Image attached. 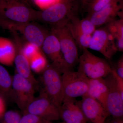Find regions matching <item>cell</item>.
Segmentation results:
<instances>
[{
  "label": "cell",
  "mask_w": 123,
  "mask_h": 123,
  "mask_svg": "<svg viewBox=\"0 0 123 123\" xmlns=\"http://www.w3.org/2000/svg\"><path fill=\"white\" fill-rule=\"evenodd\" d=\"M89 48L101 53L108 60L111 59L118 51L114 38L105 25L96 29L92 35Z\"/></svg>",
  "instance_id": "52a82bcc"
},
{
  "label": "cell",
  "mask_w": 123,
  "mask_h": 123,
  "mask_svg": "<svg viewBox=\"0 0 123 123\" xmlns=\"http://www.w3.org/2000/svg\"><path fill=\"white\" fill-rule=\"evenodd\" d=\"M80 7L78 0H59L41 11H37L36 19L52 26L68 23L78 17Z\"/></svg>",
  "instance_id": "6da1fadb"
},
{
  "label": "cell",
  "mask_w": 123,
  "mask_h": 123,
  "mask_svg": "<svg viewBox=\"0 0 123 123\" xmlns=\"http://www.w3.org/2000/svg\"><path fill=\"white\" fill-rule=\"evenodd\" d=\"M59 111L60 118L65 123H87L79 102L75 99L63 101Z\"/></svg>",
  "instance_id": "9a60e30c"
},
{
  "label": "cell",
  "mask_w": 123,
  "mask_h": 123,
  "mask_svg": "<svg viewBox=\"0 0 123 123\" xmlns=\"http://www.w3.org/2000/svg\"><path fill=\"white\" fill-rule=\"evenodd\" d=\"M35 90L31 82L18 73L13 77L11 92L14 102L21 110L25 111L34 99Z\"/></svg>",
  "instance_id": "9c48e42d"
},
{
  "label": "cell",
  "mask_w": 123,
  "mask_h": 123,
  "mask_svg": "<svg viewBox=\"0 0 123 123\" xmlns=\"http://www.w3.org/2000/svg\"><path fill=\"white\" fill-rule=\"evenodd\" d=\"M68 23L52 26L51 30V31L56 36L59 42L65 65V72L72 70L79 61L78 46L71 34Z\"/></svg>",
  "instance_id": "7a4b0ae2"
},
{
  "label": "cell",
  "mask_w": 123,
  "mask_h": 123,
  "mask_svg": "<svg viewBox=\"0 0 123 123\" xmlns=\"http://www.w3.org/2000/svg\"><path fill=\"white\" fill-rule=\"evenodd\" d=\"M104 79L108 88L106 104L108 114L113 118H123V96L121 94L112 69Z\"/></svg>",
  "instance_id": "30bf717a"
},
{
  "label": "cell",
  "mask_w": 123,
  "mask_h": 123,
  "mask_svg": "<svg viewBox=\"0 0 123 123\" xmlns=\"http://www.w3.org/2000/svg\"><path fill=\"white\" fill-rule=\"evenodd\" d=\"M62 78L63 101L86 94L90 79L82 73L78 71H66L62 74Z\"/></svg>",
  "instance_id": "5b68a950"
},
{
  "label": "cell",
  "mask_w": 123,
  "mask_h": 123,
  "mask_svg": "<svg viewBox=\"0 0 123 123\" xmlns=\"http://www.w3.org/2000/svg\"><path fill=\"white\" fill-rule=\"evenodd\" d=\"M44 53L52 62V65L63 73L65 71V65L58 39L51 31L47 35L42 46Z\"/></svg>",
  "instance_id": "5bb4252c"
},
{
  "label": "cell",
  "mask_w": 123,
  "mask_h": 123,
  "mask_svg": "<svg viewBox=\"0 0 123 123\" xmlns=\"http://www.w3.org/2000/svg\"><path fill=\"white\" fill-rule=\"evenodd\" d=\"M16 54L13 43L8 39L0 37V63L11 66L14 63Z\"/></svg>",
  "instance_id": "d6986e66"
},
{
  "label": "cell",
  "mask_w": 123,
  "mask_h": 123,
  "mask_svg": "<svg viewBox=\"0 0 123 123\" xmlns=\"http://www.w3.org/2000/svg\"><path fill=\"white\" fill-rule=\"evenodd\" d=\"M123 18V0H115L100 11L87 15L97 27L106 25L117 19Z\"/></svg>",
  "instance_id": "7c38bea8"
},
{
  "label": "cell",
  "mask_w": 123,
  "mask_h": 123,
  "mask_svg": "<svg viewBox=\"0 0 123 123\" xmlns=\"http://www.w3.org/2000/svg\"><path fill=\"white\" fill-rule=\"evenodd\" d=\"M36 5L42 9L48 8L54 4L59 0H33Z\"/></svg>",
  "instance_id": "4316f807"
},
{
  "label": "cell",
  "mask_w": 123,
  "mask_h": 123,
  "mask_svg": "<svg viewBox=\"0 0 123 123\" xmlns=\"http://www.w3.org/2000/svg\"><path fill=\"white\" fill-rule=\"evenodd\" d=\"M43 90L53 102L60 107L63 101V86L62 73L52 65L48 66L43 72Z\"/></svg>",
  "instance_id": "8992f818"
},
{
  "label": "cell",
  "mask_w": 123,
  "mask_h": 123,
  "mask_svg": "<svg viewBox=\"0 0 123 123\" xmlns=\"http://www.w3.org/2000/svg\"><path fill=\"white\" fill-rule=\"evenodd\" d=\"M108 30L114 36L118 51L123 50V18H119L106 24Z\"/></svg>",
  "instance_id": "ffe728a7"
},
{
  "label": "cell",
  "mask_w": 123,
  "mask_h": 123,
  "mask_svg": "<svg viewBox=\"0 0 123 123\" xmlns=\"http://www.w3.org/2000/svg\"><path fill=\"white\" fill-rule=\"evenodd\" d=\"M115 0H93L86 10L87 15L100 11Z\"/></svg>",
  "instance_id": "603a6c76"
},
{
  "label": "cell",
  "mask_w": 123,
  "mask_h": 123,
  "mask_svg": "<svg viewBox=\"0 0 123 123\" xmlns=\"http://www.w3.org/2000/svg\"><path fill=\"white\" fill-rule=\"evenodd\" d=\"M21 117L19 113L13 111L5 112L4 120L1 123H19Z\"/></svg>",
  "instance_id": "d4e9b609"
},
{
  "label": "cell",
  "mask_w": 123,
  "mask_h": 123,
  "mask_svg": "<svg viewBox=\"0 0 123 123\" xmlns=\"http://www.w3.org/2000/svg\"><path fill=\"white\" fill-rule=\"evenodd\" d=\"M108 93V88L104 78L90 79L86 95L97 100L106 110Z\"/></svg>",
  "instance_id": "2e32d148"
},
{
  "label": "cell",
  "mask_w": 123,
  "mask_h": 123,
  "mask_svg": "<svg viewBox=\"0 0 123 123\" xmlns=\"http://www.w3.org/2000/svg\"><path fill=\"white\" fill-rule=\"evenodd\" d=\"M17 73L31 82L35 89L38 88V82L31 72L29 60L22 52L21 50L16 54L14 62Z\"/></svg>",
  "instance_id": "e0dca14e"
},
{
  "label": "cell",
  "mask_w": 123,
  "mask_h": 123,
  "mask_svg": "<svg viewBox=\"0 0 123 123\" xmlns=\"http://www.w3.org/2000/svg\"><path fill=\"white\" fill-rule=\"evenodd\" d=\"M5 112V103L3 98L0 96V118L4 116Z\"/></svg>",
  "instance_id": "f546056e"
},
{
  "label": "cell",
  "mask_w": 123,
  "mask_h": 123,
  "mask_svg": "<svg viewBox=\"0 0 123 123\" xmlns=\"http://www.w3.org/2000/svg\"><path fill=\"white\" fill-rule=\"evenodd\" d=\"M25 113L35 115L45 120L51 121L60 118L59 108L52 101L43 90L39 96L31 101L25 110Z\"/></svg>",
  "instance_id": "ba28073f"
},
{
  "label": "cell",
  "mask_w": 123,
  "mask_h": 123,
  "mask_svg": "<svg viewBox=\"0 0 123 123\" xmlns=\"http://www.w3.org/2000/svg\"><path fill=\"white\" fill-rule=\"evenodd\" d=\"M65 123V122H62V123Z\"/></svg>",
  "instance_id": "d6a6232c"
},
{
  "label": "cell",
  "mask_w": 123,
  "mask_h": 123,
  "mask_svg": "<svg viewBox=\"0 0 123 123\" xmlns=\"http://www.w3.org/2000/svg\"><path fill=\"white\" fill-rule=\"evenodd\" d=\"M37 12L18 0H0V18L8 22H31L36 20Z\"/></svg>",
  "instance_id": "3957f363"
},
{
  "label": "cell",
  "mask_w": 123,
  "mask_h": 123,
  "mask_svg": "<svg viewBox=\"0 0 123 123\" xmlns=\"http://www.w3.org/2000/svg\"><path fill=\"white\" fill-rule=\"evenodd\" d=\"M0 26L9 30L19 32L28 43L39 48L42 47L47 35L36 25L31 22L21 24L11 23L0 18Z\"/></svg>",
  "instance_id": "8fae6325"
},
{
  "label": "cell",
  "mask_w": 123,
  "mask_h": 123,
  "mask_svg": "<svg viewBox=\"0 0 123 123\" xmlns=\"http://www.w3.org/2000/svg\"><path fill=\"white\" fill-rule=\"evenodd\" d=\"M29 61L31 70L38 73L43 72L48 66L46 57L40 51Z\"/></svg>",
  "instance_id": "44dd1931"
},
{
  "label": "cell",
  "mask_w": 123,
  "mask_h": 123,
  "mask_svg": "<svg viewBox=\"0 0 123 123\" xmlns=\"http://www.w3.org/2000/svg\"><path fill=\"white\" fill-rule=\"evenodd\" d=\"M47 121L35 115L25 113L21 117L19 123H45Z\"/></svg>",
  "instance_id": "484cf974"
},
{
  "label": "cell",
  "mask_w": 123,
  "mask_h": 123,
  "mask_svg": "<svg viewBox=\"0 0 123 123\" xmlns=\"http://www.w3.org/2000/svg\"><path fill=\"white\" fill-rule=\"evenodd\" d=\"M110 123H123V118H113V119Z\"/></svg>",
  "instance_id": "4dcf8cb0"
},
{
  "label": "cell",
  "mask_w": 123,
  "mask_h": 123,
  "mask_svg": "<svg viewBox=\"0 0 123 123\" xmlns=\"http://www.w3.org/2000/svg\"><path fill=\"white\" fill-rule=\"evenodd\" d=\"M39 48L37 46L28 42L25 44L21 51L23 55L29 60L39 51Z\"/></svg>",
  "instance_id": "cb8c5ba5"
},
{
  "label": "cell",
  "mask_w": 123,
  "mask_h": 123,
  "mask_svg": "<svg viewBox=\"0 0 123 123\" xmlns=\"http://www.w3.org/2000/svg\"><path fill=\"white\" fill-rule=\"evenodd\" d=\"M117 74L121 78L123 79V57L121 56L116 64V68H114Z\"/></svg>",
  "instance_id": "83f0119b"
},
{
  "label": "cell",
  "mask_w": 123,
  "mask_h": 123,
  "mask_svg": "<svg viewBox=\"0 0 123 123\" xmlns=\"http://www.w3.org/2000/svg\"><path fill=\"white\" fill-rule=\"evenodd\" d=\"M45 123H51V121H47Z\"/></svg>",
  "instance_id": "1f68e13d"
},
{
  "label": "cell",
  "mask_w": 123,
  "mask_h": 123,
  "mask_svg": "<svg viewBox=\"0 0 123 123\" xmlns=\"http://www.w3.org/2000/svg\"><path fill=\"white\" fill-rule=\"evenodd\" d=\"M12 78L4 67L0 65V90L8 93L11 92Z\"/></svg>",
  "instance_id": "7402d4cb"
},
{
  "label": "cell",
  "mask_w": 123,
  "mask_h": 123,
  "mask_svg": "<svg viewBox=\"0 0 123 123\" xmlns=\"http://www.w3.org/2000/svg\"><path fill=\"white\" fill-rule=\"evenodd\" d=\"M93 0H78L80 10L86 11V10Z\"/></svg>",
  "instance_id": "f1b7e54d"
},
{
  "label": "cell",
  "mask_w": 123,
  "mask_h": 123,
  "mask_svg": "<svg viewBox=\"0 0 123 123\" xmlns=\"http://www.w3.org/2000/svg\"><path fill=\"white\" fill-rule=\"evenodd\" d=\"M73 36L78 35H93L96 27L90 20L86 18L80 20L78 17L73 18L68 23Z\"/></svg>",
  "instance_id": "ac0fdd59"
},
{
  "label": "cell",
  "mask_w": 123,
  "mask_h": 123,
  "mask_svg": "<svg viewBox=\"0 0 123 123\" xmlns=\"http://www.w3.org/2000/svg\"><path fill=\"white\" fill-rule=\"evenodd\" d=\"M79 101V105L87 121L91 123H106L109 116L107 111L97 100L85 95Z\"/></svg>",
  "instance_id": "4fadbf2b"
},
{
  "label": "cell",
  "mask_w": 123,
  "mask_h": 123,
  "mask_svg": "<svg viewBox=\"0 0 123 123\" xmlns=\"http://www.w3.org/2000/svg\"><path fill=\"white\" fill-rule=\"evenodd\" d=\"M82 50L78 71L90 79L104 78L111 72L112 68L105 60L93 55L88 49Z\"/></svg>",
  "instance_id": "277c9868"
}]
</instances>
